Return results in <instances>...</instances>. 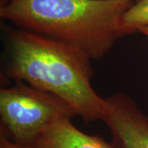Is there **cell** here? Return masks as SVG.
Masks as SVG:
<instances>
[{"instance_id":"1","label":"cell","mask_w":148,"mask_h":148,"mask_svg":"<svg viewBox=\"0 0 148 148\" xmlns=\"http://www.w3.org/2000/svg\"><path fill=\"white\" fill-rule=\"evenodd\" d=\"M7 74L65 101L85 123L102 120L106 100L91 85V58L77 48L22 28L7 33Z\"/></svg>"},{"instance_id":"2","label":"cell","mask_w":148,"mask_h":148,"mask_svg":"<svg viewBox=\"0 0 148 148\" xmlns=\"http://www.w3.org/2000/svg\"><path fill=\"white\" fill-rule=\"evenodd\" d=\"M133 3L132 0H9L0 8V16L98 59L123 36L122 17Z\"/></svg>"},{"instance_id":"3","label":"cell","mask_w":148,"mask_h":148,"mask_svg":"<svg viewBox=\"0 0 148 148\" xmlns=\"http://www.w3.org/2000/svg\"><path fill=\"white\" fill-rule=\"evenodd\" d=\"M74 116L65 101L20 81L0 90L1 134L18 145L34 147L57 119Z\"/></svg>"},{"instance_id":"4","label":"cell","mask_w":148,"mask_h":148,"mask_svg":"<svg viewBox=\"0 0 148 148\" xmlns=\"http://www.w3.org/2000/svg\"><path fill=\"white\" fill-rule=\"evenodd\" d=\"M102 121L114 148H148V115L129 95L115 93L105 98Z\"/></svg>"},{"instance_id":"5","label":"cell","mask_w":148,"mask_h":148,"mask_svg":"<svg viewBox=\"0 0 148 148\" xmlns=\"http://www.w3.org/2000/svg\"><path fill=\"white\" fill-rule=\"evenodd\" d=\"M34 148H114L95 134L75 127L68 117H60L38 139Z\"/></svg>"},{"instance_id":"6","label":"cell","mask_w":148,"mask_h":148,"mask_svg":"<svg viewBox=\"0 0 148 148\" xmlns=\"http://www.w3.org/2000/svg\"><path fill=\"white\" fill-rule=\"evenodd\" d=\"M148 26V0L135 2L123 15L120 25L123 36L129 35Z\"/></svg>"},{"instance_id":"7","label":"cell","mask_w":148,"mask_h":148,"mask_svg":"<svg viewBox=\"0 0 148 148\" xmlns=\"http://www.w3.org/2000/svg\"><path fill=\"white\" fill-rule=\"evenodd\" d=\"M0 148H34L16 144L3 135H0Z\"/></svg>"},{"instance_id":"8","label":"cell","mask_w":148,"mask_h":148,"mask_svg":"<svg viewBox=\"0 0 148 148\" xmlns=\"http://www.w3.org/2000/svg\"><path fill=\"white\" fill-rule=\"evenodd\" d=\"M139 32H140V33H143V35H145L146 36L148 37V26L147 27H143V28H142V29L139 31Z\"/></svg>"},{"instance_id":"9","label":"cell","mask_w":148,"mask_h":148,"mask_svg":"<svg viewBox=\"0 0 148 148\" xmlns=\"http://www.w3.org/2000/svg\"><path fill=\"white\" fill-rule=\"evenodd\" d=\"M9 0H0V8H3L8 3Z\"/></svg>"},{"instance_id":"10","label":"cell","mask_w":148,"mask_h":148,"mask_svg":"<svg viewBox=\"0 0 148 148\" xmlns=\"http://www.w3.org/2000/svg\"><path fill=\"white\" fill-rule=\"evenodd\" d=\"M132 2H134V3H135V2H138V1H140V0H132Z\"/></svg>"}]
</instances>
